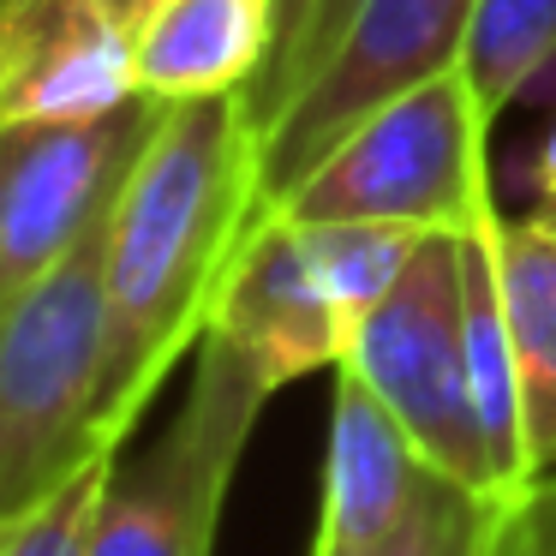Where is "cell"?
<instances>
[{
  "mask_svg": "<svg viewBox=\"0 0 556 556\" xmlns=\"http://www.w3.org/2000/svg\"><path fill=\"white\" fill-rule=\"evenodd\" d=\"M264 210L252 90L168 102L109 233V365L97 443L121 455L162 377L210 329L240 240Z\"/></svg>",
  "mask_w": 556,
  "mask_h": 556,
  "instance_id": "obj_1",
  "label": "cell"
},
{
  "mask_svg": "<svg viewBox=\"0 0 556 556\" xmlns=\"http://www.w3.org/2000/svg\"><path fill=\"white\" fill-rule=\"evenodd\" d=\"M114 210L18 300L0 305V527L54 496L97 443L109 365Z\"/></svg>",
  "mask_w": 556,
  "mask_h": 556,
  "instance_id": "obj_2",
  "label": "cell"
},
{
  "mask_svg": "<svg viewBox=\"0 0 556 556\" xmlns=\"http://www.w3.org/2000/svg\"><path fill=\"white\" fill-rule=\"evenodd\" d=\"M491 114L467 66L371 109L276 210L293 222H401V228H472L496 210Z\"/></svg>",
  "mask_w": 556,
  "mask_h": 556,
  "instance_id": "obj_3",
  "label": "cell"
},
{
  "mask_svg": "<svg viewBox=\"0 0 556 556\" xmlns=\"http://www.w3.org/2000/svg\"><path fill=\"white\" fill-rule=\"evenodd\" d=\"M348 365L389 407V419L413 437L443 479L479 496H503L491 467V443L479 425L467 359V276H460V233L437 228L407 257L401 281L365 312L348 341Z\"/></svg>",
  "mask_w": 556,
  "mask_h": 556,
  "instance_id": "obj_4",
  "label": "cell"
},
{
  "mask_svg": "<svg viewBox=\"0 0 556 556\" xmlns=\"http://www.w3.org/2000/svg\"><path fill=\"white\" fill-rule=\"evenodd\" d=\"M269 389L228 348L198 341V377L162 443L132 467H114L97 508L90 556H210L233 467L257 431Z\"/></svg>",
  "mask_w": 556,
  "mask_h": 556,
  "instance_id": "obj_5",
  "label": "cell"
},
{
  "mask_svg": "<svg viewBox=\"0 0 556 556\" xmlns=\"http://www.w3.org/2000/svg\"><path fill=\"white\" fill-rule=\"evenodd\" d=\"M472 13L479 0H353L317 73L257 132L264 204H281L371 109L448 73L467 49Z\"/></svg>",
  "mask_w": 556,
  "mask_h": 556,
  "instance_id": "obj_6",
  "label": "cell"
},
{
  "mask_svg": "<svg viewBox=\"0 0 556 556\" xmlns=\"http://www.w3.org/2000/svg\"><path fill=\"white\" fill-rule=\"evenodd\" d=\"M162 114L168 102L132 97L90 121H0V305L121 204Z\"/></svg>",
  "mask_w": 556,
  "mask_h": 556,
  "instance_id": "obj_7",
  "label": "cell"
},
{
  "mask_svg": "<svg viewBox=\"0 0 556 556\" xmlns=\"http://www.w3.org/2000/svg\"><path fill=\"white\" fill-rule=\"evenodd\" d=\"M204 336L228 341L269 395L312 371H336L348 359V329H341L312 257H305L300 222L288 210H257L252 233L228 264Z\"/></svg>",
  "mask_w": 556,
  "mask_h": 556,
  "instance_id": "obj_8",
  "label": "cell"
},
{
  "mask_svg": "<svg viewBox=\"0 0 556 556\" xmlns=\"http://www.w3.org/2000/svg\"><path fill=\"white\" fill-rule=\"evenodd\" d=\"M132 97V25L109 0H0V121H90Z\"/></svg>",
  "mask_w": 556,
  "mask_h": 556,
  "instance_id": "obj_9",
  "label": "cell"
},
{
  "mask_svg": "<svg viewBox=\"0 0 556 556\" xmlns=\"http://www.w3.org/2000/svg\"><path fill=\"white\" fill-rule=\"evenodd\" d=\"M437 467L413 448V437L389 419V407L336 365L329 401V455H324V508H317L312 556H365L377 539L407 520Z\"/></svg>",
  "mask_w": 556,
  "mask_h": 556,
  "instance_id": "obj_10",
  "label": "cell"
},
{
  "mask_svg": "<svg viewBox=\"0 0 556 556\" xmlns=\"http://www.w3.org/2000/svg\"><path fill=\"white\" fill-rule=\"evenodd\" d=\"M276 54V0H162L132 30L138 90L198 102L252 90Z\"/></svg>",
  "mask_w": 556,
  "mask_h": 556,
  "instance_id": "obj_11",
  "label": "cell"
},
{
  "mask_svg": "<svg viewBox=\"0 0 556 556\" xmlns=\"http://www.w3.org/2000/svg\"><path fill=\"white\" fill-rule=\"evenodd\" d=\"M496 281L515 336L527 460L532 479H544L556 472V240L539 228V216H496Z\"/></svg>",
  "mask_w": 556,
  "mask_h": 556,
  "instance_id": "obj_12",
  "label": "cell"
},
{
  "mask_svg": "<svg viewBox=\"0 0 556 556\" xmlns=\"http://www.w3.org/2000/svg\"><path fill=\"white\" fill-rule=\"evenodd\" d=\"M425 233H437V228H401V222H300L305 257H312L348 341L365 324V312L401 281V269L419 252Z\"/></svg>",
  "mask_w": 556,
  "mask_h": 556,
  "instance_id": "obj_13",
  "label": "cell"
},
{
  "mask_svg": "<svg viewBox=\"0 0 556 556\" xmlns=\"http://www.w3.org/2000/svg\"><path fill=\"white\" fill-rule=\"evenodd\" d=\"M460 66L484 114H508L544 78V66H556V0H479Z\"/></svg>",
  "mask_w": 556,
  "mask_h": 556,
  "instance_id": "obj_14",
  "label": "cell"
},
{
  "mask_svg": "<svg viewBox=\"0 0 556 556\" xmlns=\"http://www.w3.org/2000/svg\"><path fill=\"white\" fill-rule=\"evenodd\" d=\"M114 467H121V455L85 460L54 496H42L37 508L7 520L0 527V556H90V532H97V508Z\"/></svg>",
  "mask_w": 556,
  "mask_h": 556,
  "instance_id": "obj_15",
  "label": "cell"
},
{
  "mask_svg": "<svg viewBox=\"0 0 556 556\" xmlns=\"http://www.w3.org/2000/svg\"><path fill=\"white\" fill-rule=\"evenodd\" d=\"M353 0H276V54L252 85V109H257V132L288 109V97L317 73V61L329 54L336 30L348 25Z\"/></svg>",
  "mask_w": 556,
  "mask_h": 556,
  "instance_id": "obj_16",
  "label": "cell"
},
{
  "mask_svg": "<svg viewBox=\"0 0 556 556\" xmlns=\"http://www.w3.org/2000/svg\"><path fill=\"white\" fill-rule=\"evenodd\" d=\"M491 508H496V496H479L437 472L425 484V496L407 508V520L389 539H377L365 556H484Z\"/></svg>",
  "mask_w": 556,
  "mask_h": 556,
  "instance_id": "obj_17",
  "label": "cell"
},
{
  "mask_svg": "<svg viewBox=\"0 0 556 556\" xmlns=\"http://www.w3.org/2000/svg\"><path fill=\"white\" fill-rule=\"evenodd\" d=\"M484 556H556V472L496 496Z\"/></svg>",
  "mask_w": 556,
  "mask_h": 556,
  "instance_id": "obj_18",
  "label": "cell"
},
{
  "mask_svg": "<svg viewBox=\"0 0 556 556\" xmlns=\"http://www.w3.org/2000/svg\"><path fill=\"white\" fill-rule=\"evenodd\" d=\"M532 186H539V210H556V121L539 144V162H532Z\"/></svg>",
  "mask_w": 556,
  "mask_h": 556,
  "instance_id": "obj_19",
  "label": "cell"
},
{
  "mask_svg": "<svg viewBox=\"0 0 556 556\" xmlns=\"http://www.w3.org/2000/svg\"><path fill=\"white\" fill-rule=\"evenodd\" d=\"M109 7H114V18H121V25H144V18L150 13H156V7H162V0H109Z\"/></svg>",
  "mask_w": 556,
  "mask_h": 556,
  "instance_id": "obj_20",
  "label": "cell"
},
{
  "mask_svg": "<svg viewBox=\"0 0 556 556\" xmlns=\"http://www.w3.org/2000/svg\"><path fill=\"white\" fill-rule=\"evenodd\" d=\"M539 228H544V233H551V240H556V210H539Z\"/></svg>",
  "mask_w": 556,
  "mask_h": 556,
  "instance_id": "obj_21",
  "label": "cell"
}]
</instances>
